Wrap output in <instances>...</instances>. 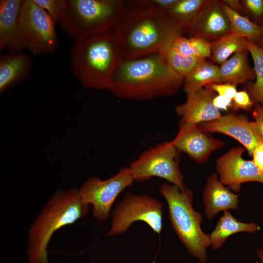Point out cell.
I'll return each instance as SVG.
<instances>
[{"label": "cell", "instance_id": "cell-15", "mask_svg": "<svg viewBox=\"0 0 263 263\" xmlns=\"http://www.w3.org/2000/svg\"><path fill=\"white\" fill-rule=\"evenodd\" d=\"M23 0H0V51L21 52L26 49L19 19Z\"/></svg>", "mask_w": 263, "mask_h": 263}, {"label": "cell", "instance_id": "cell-1", "mask_svg": "<svg viewBox=\"0 0 263 263\" xmlns=\"http://www.w3.org/2000/svg\"><path fill=\"white\" fill-rule=\"evenodd\" d=\"M183 31L166 11L128 6L113 31L124 59L162 53Z\"/></svg>", "mask_w": 263, "mask_h": 263}, {"label": "cell", "instance_id": "cell-24", "mask_svg": "<svg viewBox=\"0 0 263 263\" xmlns=\"http://www.w3.org/2000/svg\"><path fill=\"white\" fill-rule=\"evenodd\" d=\"M209 0H176L167 12L184 31L191 26Z\"/></svg>", "mask_w": 263, "mask_h": 263}, {"label": "cell", "instance_id": "cell-11", "mask_svg": "<svg viewBox=\"0 0 263 263\" xmlns=\"http://www.w3.org/2000/svg\"><path fill=\"white\" fill-rule=\"evenodd\" d=\"M243 147H236L218 158L216 167L221 182L235 192L241 185L248 182H258L263 184V171L252 160L243 157Z\"/></svg>", "mask_w": 263, "mask_h": 263}, {"label": "cell", "instance_id": "cell-4", "mask_svg": "<svg viewBox=\"0 0 263 263\" xmlns=\"http://www.w3.org/2000/svg\"><path fill=\"white\" fill-rule=\"evenodd\" d=\"M90 205L75 188L58 190L46 203L29 232L28 263H48L47 246L53 234L84 218Z\"/></svg>", "mask_w": 263, "mask_h": 263}, {"label": "cell", "instance_id": "cell-8", "mask_svg": "<svg viewBox=\"0 0 263 263\" xmlns=\"http://www.w3.org/2000/svg\"><path fill=\"white\" fill-rule=\"evenodd\" d=\"M137 221L146 223L160 234L163 227V205L149 196L127 193L113 213L111 226L107 236L120 234Z\"/></svg>", "mask_w": 263, "mask_h": 263}, {"label": "cell", "instance_id": "cell-9", "mask_svg": "<svg viewBox=\"0 0 263 263\" xmlns=\"http://www.w3.org/2000/svg\"><path fill=\"white\" fill-rule=\"evenodd\" d=\"M26 49L37 55L54 54L59 41L54 22L34 0H23L19 15Z\"/></svg>", "mask_w": 263, "mask_h": 263}, {"label": "cell", "instance_id": "cell-33", "mask_svg": "<svg viewBox=\"0 0 263 263\" xmlns=\"http://www.w3.org/2000/svg\"><path fill=\"white\" fill-rule=\"evenodd\" d=\"M253 116L258 132L263 141V105L257 104L255 106Z\"/></svg>", "mask_w": 263, "mask_h": 263}, {"label": "cell", "instance_id": "cell-16", "mask_svg": "<svg viewBox=\"0 0 263 263\" xmlns=\"http://www.w3.org/2000/svg\"><path fill=\"white\" fill-rule=\"evenodd\" d=\"M216 95L215 92L207 87L187 94L186 101L175 108L181 117L180 124H199L221 117L219 110L213 103Z\"/></svg>", "mask_w": 263, "mask_h": 263}, {"label": "cell", "instance_id": "cell-28", "mask_svg": "<svg viewBox=\"0 0 263 263\" xmlns=\"http://www.w3.org/2000/svg\"><path fill=\"white\" fill-rule=\"evenodd\" d=\"M50 17L55 25L59 24L64 13L66 0H34Z\"/></svg>", "mask_w": 263, "mask_h": 263}, {"label": "cell", "instance_id": "cell-18", "mask_svg": "<svg viewBox=\"0 0 263 263\" xmlns=\"http://www.w3.org/2000/svg\"><path fill=\"white\" fill-rule=\"evenodd\" d=\"M31 56L21 52H8L0 55V93L26 79L32 69Z\"/></svg>", "mask_w": 263, "mask_h": 263}, {"label": "cell", "instance_id": "cell-38", "mask_svg": "<svg viewBox=\"0 0 263 263\" xmlns=\"http://www.w3.org/2000/svg\"><path fill=\"white\" fill-rule=\"evenodd\" d=\"M262 26H263V24ZM256 44L263 49V33L260 40L256 43Z\"/></svg>", "mask_w": 263, "mask_h": 263}, {"label": "cell", "instance_id": "cell-20", "mask_svg": "<svg viewBox=\"0 0 263 263\" xmlns=\"http://www.w3.org/2000/svg\"><path fill=\"white\" fill-rule=\"evenodd\" d=\"M260 227L254 223H243L234 217L230 212L225 210L214 229L209 235L210 245L214 249H218L231 235L240 232L253 233Z\"/></svg>", "mask_w": 263, "mask_h": 263}, {"label": "cell", "instance_id": "cell-22", "mask_svg": "<svg viewBox=\"0 0 263 263\" xmlns=\"http://www.w3.org/2000/svg\"><path fill=\"white\" fill-rule=\"evenodd\" d=\"M248 40L230 33L211 42L210 58L213 62L222 64L232 55L247 50Z\"/></svg>", "mask_w": 263, "mask_h": 263}, {"label": "cell", "instance_id": "cell-5", "mask_svg": "<svg viewBox=\"0 0 263 263\" xmlns=\"http://www.w3.org/2000/svg\"><path fill=\"white\" fill-rule=\"evenodd\" d=\"M127 8L122 0H66L59 24L75 40L112 32Z\"/></svg>", "mask_w": 263, "mask_h": 263}, {"label": "cell", "instance_id": "cell-3", "mask_svg": "<svg viewBox=\"0 0 263 263\" xmlns=\"http://www.w3.org/2000/svg\"><path fill=\"white\" fill-rule=\"evenodd\" d=\"M123 60L113 31L75 39L71 49L73 73L87 88L108 90Z\"/></svg>", "mask_w": 263, "mask_h": 263}, {"label": "cell", "instance_id": "cell-19", "mask_svg": "<svg viewBox=\"0 0 263 263\" xmlns=\"http://www.w3.org/2000/svg\"><path fill=\"white\" fill-rule=\"evenodd\" d=\"M247 50L233 55L219 67L221 83L236 85L255 77L253 68L249 64Z\"/></svg>", "mask_w": 263, "mask_h": 263}, {"label": "cell", "instance_id": "cell-29", "mask_svg": "<svg viewBox=\"0 0 263 263\" xmlns=\"http://www.w3.org/2000/svg\"><path fill=\"white\" fill-rule=\"evenodd\" d=\"M176 0H125L128 7H153L167 11Z\"/></svg>", "mask_w": 263, "mask_h": 263}, {"label": "cell", "instance_id": "cell-6", "mask_svg": "<svg viewBox=\"0 0 263 263\" xmlns=\"http://www.w3.org/2000/svg\"><path fill=\"white\" fill-rule=\"evenodd\" d=\"M159 191L167 202L169 218L179 238L193 257L204 263L206 249L210 245L209 236L201 227V214L193 207L192 192L169 184L162 185Z\"/></svg>", "mask_w": 263, "mask_h": 263}, {"label": "cell", "instance_id": "cell-31", "mask_svg": "<svg viewBox=\"0 0 263 263\" xmlns=\"http://www.w3.org/2000/svg\"><path fill=\"white\" fill-rule=\"evenodd\" d=\"M244 11L248 12L256 20L263 24V0H243ZM262 24V25H263Z\"/></svg>", "mask_w": 263, "mask_h": 263}, {"label": "cell", "instance_id": "cell-21", "mask_svg": "<svg viewBox=\"0 0 263 263\" xmlns=\"http://www.w3.org/2000/svg\"><path fill=\"white\" fill-rule=\"evenodd\" d=\"M213 83H221L219 67L206 59L184 77L183 85L184 91L188 94Z\"/></svg>", "mask_w": 263, "mask_h": 263}, {"label": "cell", "instance_id": "cell-30", "mask_svg": "<svg viewBox=\"0 0 263 263\" xmlns=\"http://www.w3.org/2000/svg\"><path fill=\"white\" fill-rule=\"evenodd\" d=\"M254 103L250 94L245 90H242L237 91L232 100L231 108L233 110L249 111L252 108Z\"/></svg>", "mask_w": 263, "mask_h": 263}, {"label": "cell", "instance_id": "cell-13", "mask_svg": "<svg viewBox=\"0 0 263 263\" xmlns=\"http://www.w3.org/2000/svg\"><path fill=\"white\" fill-rule=\"evenodd\" d=\"M199 124L208 132L222 133L235 139L251 156L257 145L262 141L255 122L250 121L244 115L229 113Z\"/></svg>", "mask_w": 263, "mask_h": 263}, {"label": "cell", "instance_id": "cell-26", "mask_svg": "<svg viewBox=\"0 0 263 263\" xmlns=\"http://www.w3.org/2000/svg\"><path fill=\"white\" fill-rule=\"evenodd\" d=\"M247 50L253 60L256 78L250 88V95L254 103L263 105V49L256 43L249 41Z\"/></svg>", "mask_w": 263, "mask_h": 263}, {"label": "cell", "instance_id": "cell-27", "mask_svg": "<svg viewBox=\"0 0 263 263\" xmlns=\"http://www.w3.org/2000/svg\"><path fill=\"white\" fill-rule=\"evenodd\" d=\"M170 68L178 75L184 77L206 58L184 56L170 47L160 54Z\"/></svg>", "mask_w": 263, "mask_h": 263}, {"label": "cell", "instance_id": "cell-23", "mask_svg": "<svg viewBox=\"0 0 263 263\" xmlns=\"http://www.w3.org/2000/svg\"><path fill=\"white\" fill-rule=\"evenodd\" d=\"M220 1L222 7L229 19L231 33L256 43L262 36L263 26L233 11L222 0Z\"/></svg>", "mask_w": 263, "mask_h": 263}, {"label": "cell", "instance_id": "cell-32", "mask_svg": "<svg viewBox=\"0 0 263 263\" xmlns=\"http://www.w3.org/2000/svg\"><path fill=\"white\" fill-rule=\"evenodd\" d=\"M236 86L229 83H213L207 84L205 87L217 93L218 95L232 100L237 92Z\"/></svg>", "mask_w": 263, "mask_h": 263}, {"label": "cell", "instance_id": "cell-34", "mask_svg": "<svg viewBox=\"0 0 263 263\" xmlns=\"http://www.w3.org/2000/svg\"><path fill=\"white\" fill-rule=\"evenodd\" d=\"M252 161L256 166L263 171V141L259 142L255 148L252 153Z\"/></svg>", "mask_w": 263, "mask_h": 263}, {"label": "cell", "instance_id": "cell-36", "mask_svg": "<svg viewBox=\"0 0 263 263\" xmlns=\"http://www.w3.org/2000/svg\"><path fill=\"white\" fill-rule=\"evenodd\" d=\"M222 1L232 10L241 15L244 12V7L241 0H224Z\"/></svg>", "mask_w": 263, "mask_h": 263}, {"label": "cell", "instance_id": "cell-12", "mask_svg": "<svg viewBox=\"0 0 263 263\" xmlns=\"http://www.w3.org/2000/svg\"><path fill=\"white\" fill-rule=\"evenodd\" d=\"M208 132L199 124H180L179 132L171 141L179 151L203 164L212 152L225 145L224 142L213 137Z\"/></svg>", "mask_w": 263, "mask_h": 263}, {"label": "cell", "instance_id": "cell-25", "mask_svg": "<svg viewBox=\"0 0 263 263\" xmlns=\"http://www.w3.org/2000/svg\"><path fill=\"white\" fill-rule=\"evenodd\" d=\"M178 53L186 56L209 58L211 43L200 38L180 36L171 46Z\"/></svg>", "mask_w": 263, "mask_h": 263}, {"label": "cell", "instance_id": "cell-2", "mask_svg": "<svg viewBox=\"0 0 263 263\" xmlns=\"http://www.w3.org/2000/svg\"><path fill=\"white\" fill-rule=\"evenodd\" d=\"M160 54L124 59L108 91L124 99L143 101L171 96L183 85Z\"/></svg>", "mask_w": 263, "mask_h": 263}, {"label": "cell", "instance_id": "cell-7", "mask_svg": "<svg viewBox=\"0 0 263 263\" xmlns=\"http://www.w3.org/2000/svg\"><path fill=\"white\" fill-rule=\"evenodd\" d=\"M179 152L172 141L144 151L129 167L134 181L143 182L157 177L184 190L186 188L179 166Z\"/></svg>", "mask_w": 263, "mask_h": 263}, {"label": "cell", "instance_id": "cell-35", "mask_svg": "<svg viewBox=\"0 0 263 263\" xmlns=\"http://www.w3.org/2000/svg\"><path fill=\"white\" fill-rule=\"evenodd\" d=\"M213 103L219 110H227L229 108H231V107L232 100L228 99L225 96L217 95L214 98Z\"/></svg>", "mask_w": 263, "mask_h": 263}, {"label": "cell", "instance_id": "cell-17", "mask_svg": "<svg viewBox=\"0 0 263 263\" xmlns=\"http://www.w3.org/2000/svg\"><path fill=\"white\" fill-rule=\"evenodd\" d=\"M238 197V195L234 193L221 182L217 173L210 174L207 179L203 193L207 218L210 220L221 211L237 209Z\"/></svg>", "mask_w": 263, "mask_h": 263}, {"label": "cell", "instance_id": "cell-10", "mask_svg": "<svg viewBox=\"0 0 263 263\" xmlns=\"http://www.w3.org/2000/svg\"><path fill=\"white\" fill-rule=\"evenodd\" d=\"M129 167L122 168L112 177L102 180L88 179L78 190L82 200L93 206V214L99 221L106 220L112 207L119 194L134 182Z\"/></svg>", "mask_w": 263, "mask_h": 263}, {"label": "cell", "instance_id": "cell-14", "mask_svg": "<svg viewBox=\"0 0 263 263\" xmlns=\"http://www.w3.org/2000/svg\"><path fill=\"white\" fill-rule=\"evenodd\" d=\"M185 31L189 37L210 43L231 33L229 19L220 0H209L195 21Z\"/></svg>", "mask_w": 263, "mask_h": 263}, {"label": "cell", "instance_id": "cell-37", "mask_svg": "<svg viewBox=\"0 0 263 263\" xmlns=\"http://www.w3.org/2000/svg\"><path fill=\"white\" fill-rule=\"evenodd\" d=\"M256 253L261 261V263H263V249H257L256 250Z\"/></svg>", "mask_w": 263, "mask_h": 263}]
</instances>
